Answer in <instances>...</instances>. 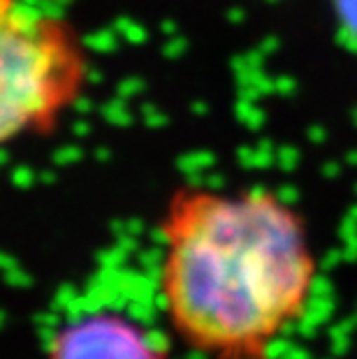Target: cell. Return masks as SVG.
I'll return each mask as SVG.
<instances>
[{"label": "cell", "instance_id": "cell-1", "mask_svg": "<svg viewBox=\"0 0 357 359\" xmlns=\"http://www.w3.org/2000/svg\"><path fill=\"white\" fill-rule=\"evenodd\" d=\"M158 294L197 350L262 355L307 318L318 262L302 213L274 190L181 186L158 223Z\"/></svg>", "mask_w": 357, "mask_h": 359}, {"label": "cell", "instance_id": "cell-2", "mask_svg": "<svg viewBox=\"0 0 357 359\" xmlns=\"http://www.w3.org/2000/svg\"><path fill=\"white\" fill-rule=\"evenodd\" d=\"M0 65L5 144L54 133L88 79L86 49L77 30L56 14L12 0L3 7Z\"/></svg>", "mask_w": 357, "mask_h": 359}, {"label": "cell", "instance_id": "cell-3", "mask_svg": "<svg viewBox=\"0 0 357 359\" xmlns=\"http://www.w3.org/2000/svg\"><path fill=\"white\" fill-rule=\"evenodd\" d=\"M167 341L137 318L86 311L51 332V359H165Z\"/></svg>", "mask_w": 357, "mask_h": 359}]
</instances>
